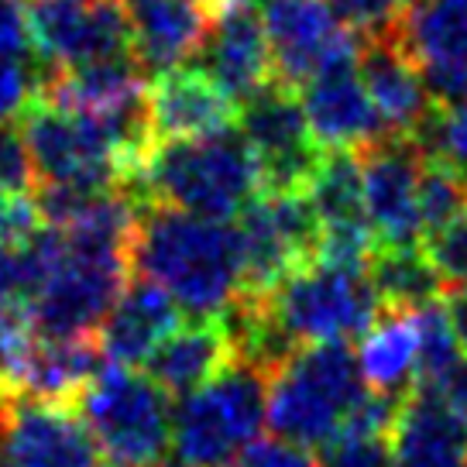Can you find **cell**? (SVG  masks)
Wrapping results in <instances>:
<instances>
[{
    "mask_svg": "<svg viewBox=\"0 0 467 467\" xmlns=\"http://www.w3.org/2000/svg\"><path fill=\"white\" fill-rule=\"evenodd\" d=\"M28 145L35 182L56 190H114L131 186L145 159L134 155L107 117L38 100L17 117Z\"/></svg>",
    "mask_w": 467,
    "mask_h": 467,
    "instance_id": "obj_4",
    "label": "cell"
},
{
    "mask_svg": "<svg viewBox=\"0 0 467 467\" xmlns=\"http://www.w3.org/2000/svg\"><path fill=\"white\" fill-rule=\"evenodd\" d=\"M175 330H179V306L172 296L145 278H134L97 327V344L110 365L138 368L148 365V358Z\"/></svg>",
    "mask_w": 467,
    "mask_h": 467,
    "instance_id": "obj_22",
    "label": "cell"
},
{
    "mask_svg": "<svg viewBox=\"0 0 467 467\" xmlns=\"http://www.w3.org/2000/svg\"><path fill=\"white\" fill-rule=\"evenodd\" d=\"M145 107L155 141L231 131L241 114V103L200 66H175L159 73L145 89Z\"/></svg>",
    "mask_w": 467,
    "mask_h": 467,
    "instance_id": "obj_16",
    "label": "cell"
},
{
    "mask_svg": "<svg viewBox=\"0 0 467 467\" xmlns=\"http://www.w3.org/2000/svg\"><path fill=\"white\" fill-rule=\"evenodd\" d=\"M58 248L62 234L52 223H42V231L25 244H0V306H31L56 265Z\"/></svg>",
    "mask_w": 467,
    "mask_h": 467,
    "instance_id": "obj_27",
    "label": "cell"
},
{
    "mask_svg": "<svg viewBox=\"0 0 467 467\" xmlns=\"http://www.w3.org/2000/svg\"><path fill=\"white\" fill-rule=\"evenodd\" d=\"M423 254L433 265L443 292H464L467 289V213L437 227L423 237Z\"/></svg>",
    "mask_w": 467,
    "mask_h": 467,
    "instance_id": "obj_31",
    "label": "cell"
},
{
    "mask_svg": "<svg viewBox=\"0 0 467 467\" xmlns=\"http://www.w3.org/2000/svg\"><path fill=\"white\" fill-rule=\"evenodd\" d=\"M299 103H303L313 141L323 151H354L358 155L381 138H392L358 76V62L313 76L306 87L299 89Z\"/></svg>",
    "mask_w": 467,
    "mask_h": 467,
    "instance_id": "obj_18",
    "label": "cell"
},
{
    "mask_svg": "<svg viewBox=\"0 0 467 467\" xmlns=\"http://www.w3.org/2000/svg\"><path fill=\"white\" fill-rule=\"evenodd\" d=\"M79 416L114 467H165L172 453L169 392L134 368L103 365L79 395Z\"/></svg>",
    "mask_w": 467,
    "mask_h": 467,
    "instance_id": "obj_7",
    "label": "cell"
},
{
    "mask_svg": "<svg viewBox=\"0 0 467 467\" xmlns=\"http://www.w3.org/2000/svg\"><path fill=\"white\" fill-rule=\"evenodd\" d=\"M103 365L107 358L97 337L56 340V337L38 334V340L31 344L7 381V399H38V402L73 406L89 389V381L103 371Z\"/></svg>",
    "mask_w": 467,
    "mask_h": 467,
    "instance_id": "obj_21",
    "label": "cell"
},
{
    "mask_svg": "<svg viewBox=\"0 0 467 467\" xmlns=\"http://www.w3.org/2000/svg\"><path fill=\"white\" fill-rule=\"evenodd\" d=\"M443 306H447V317H451L453 334H457V340H461V348L467 350V289L464 292H451Z\"/></svg>",
    "mask_w": 467,
    "mask_h": 467,
    "instance_id": "obj_39",
    "label": "cell"
},
{
    "mask_svg": "<svg viewBox=\"0 0 467 467\" xmlns=\"http://www.w3.org/2000/svg\"><path fill=\"white\" fill-rule=\"evenodd\" d=\"M42 210L31 192H7L0 186V244H25L42 231Z\"/></svg>",
    "mask_w": 467,
    "mask_h": 467,
    "instance_id": "obj_35",
    "label": "cell"
},
{
    "mask_svg": "<svg viewBox=\"0 0 467 467\" xmlns=\"http://www.w3.org/2000/svg\"><path fill=\"white\" fill-rule=\"evenodd\" d=\"M210 4H213V7H217V4H220V0H210Z\"/></svg>",
    "mask_w": 467,
    "mask_h": 467,
    "instance_id": "obj_40",
    "label": "cell"
},
{
    "mask_svg": "<svg viewBox=\"0 0 467 467\" xmlns=\"http://www.w3.org/2000/svg\"><path fill=\"white\" fill-rule=\"evenodd\" d=\"M320 467H395L389 437H340L323 447Z\"/></svg>",
    "mask_w": 467,
    "mask_h": 467,
    "instance_id": "obj_34",
    "label": "cell"
},
{
    "mask_svg": "<svg viewBox=\"0 0 467 467\" xmlns=\"http://www.w3.org/2000/svg\"><path fill=\"white\" fill-rule=\"evenodd\" d=\"M234 467H320V464L309 453V447L289 443V440L282 437H268V440H254L248 451L234 461Z\"/></svg>",
    "mask_w": 467,
    "mask_h": 467,
    "instance_id": "obj_37",
    "label": "cell"
},
{
    "mask_svg": "<svg viewBox=\"0 0 467 467\" xmlns=\"http://www.w3.org/2000/svg\"><path fill=\"white\" fill-rule=\"evenodd\" d=\"M358 76L392 138H420L430 117L437 114V100L430 97L423 69L399 42V31L361 42Z\"/></svg>",
    "mask_w": 467,
    "mask_h": 467,
    "instance_id": "obj_19",
    "label": "cell"
},
{
    "mask_svg": "<svg viewBox=\"0 0 467 467\" xmlns=\"http://www.w3.org/2000/svg\"><path fill=\"white\" fill-rule=\"evenodd\" d=\"M100 447L73 406L7 399L0 402L4 467H100Z\"/></svg>",
    "mask_w": 467,
    "mask_h": 467,
    "instance_id": "obj_14",
    "label": "cell"
},
{
    "mask_svg": "<svg viewBox=\"0 0 467 467\" xmlns=\"http://www.w3.org/2000/svg\"><path fill=\"white\" fill-rule=\"evenodd\" d=\"M124 11L134 58L151 76L182 66L186 56H200L213 25L210 0H128Z\"/></svg>",
    "mask_w": 467,
    "mask_h": 467,
    "instance_id": "obj_20",
    "label": "cell"
},
{
    "mask_svg": "<svg viewBox=\"0 0 467 467\" xmlns=\"http://www.w3.org/2000/svg\"><path fill=\"white\" fill-rule=\"evenodd\" d=\"M128 282H131V254L79 248L62 237L56 265L28 306L35 330L56 340L93 337Z\"/></svg>",
    "mask_w": 467,
    "mask_h": 467,
    "instance_id": "obj_8",
    "label": "cell"
},
{
    "mask_svg": "<svg viewBox=\"0 0 467 467\" xmlns=\"http://www.w3.org/2000/svg\"><path fill=\"white\" fill-rule=\"evenodd\" d=\"M368 385L348 344H313L268 375L265 423L299 447H327L348 430Z\"/></svg>",
    "mask_w": 467,
    "mask_h": 467,
    "instance_id": "obj_3",
    "label": "cell"
},
{
    "mask_svg": "<svg viewBox=\"0 0 467 467\" xmlns=\"http://www.w3.org/2000/svg\"><path fill=\"white\" fill-rule=\"evenodd\" d=\"M262 15L275 83L289 89L306 87L313 76L354 66L361 42L350 35L323 0H254Z\"/></svg>",
    "mask_w": 467,
    "mask_h": 467,
    "instance_id": "obj_12",
    "label": "cell"
},
{
    "mask_svg": "<svg viewBox=\"0 0 467 467\" xmlns=\"http://www.w3.org/2000/svg\"><path fill=\"white\" fill-rule=\"evenodd\" d=\"M416 327H420V381H416V389L443 392L464 368V348L453 334L443 299L416 309Z\"/></svg>",
    "mask_w": 467,
    "mask_h": 467,
    "instance_id": "obj_28",
    "label": "cell"
},
{
    "mask_svg": "<svg viewBox=\"0 0 467 467\" xmlns=\"http://www.w3.org/2000/svg\"><path fill=\"white\" fill-rule=\"evenodd\" d=\"M131 275L165 289L196 320H217L244 292V248L231 220L145 206L131 241Z\"/></svg>",
    "mask_w": 467,
    "mask_h": 467,
    "instance_id": "obj_1",
    "label": "cell"
},
{
    "mask_svg": "<svg viewBox=\"0 0 467 467\" xmlns=\"http://www.w3.org/2000/svg\"><path fill=\"white\" fill-rule=\"evenodd\" d=\"M399 42L416 58L437 107L467 93V0H416L399 25Z\"/></svg>",
    "mask_w": 467,
    "mask_h": 467,
    "instance_id": "obj_17",
    "label": "cell"
},
{
    "mask_svg": "<svg viewBox=\"0 0 467 467\" xmlns=\"http://www.w3.org/2000/svg\"><path fill=\"white\" fill-rule=\"evenodd\" d=\"M0 186L7 192H31L38 186L28 145L15 124H0Z\"/></svg>",
    "mask_w": 467,
    "mask_h": 467,
    "instance_id": "obj_36",
    "label": "cell"
},
{
    "mask_svg": "<svg viewBox=\"0 0 467 467\" xmlns=\"http://www.w3.org/2000/svg\"><path fill=\"white\" fill-rule=\"evenodd\" d=\"M200 56V69L213 76L237 103L275 83V62L254 0H220Z\"/></svg>",
    "mask_w": 467,
    "mask_h": 467,
    "instance_id": "obj_15",
    "label": "cell"
},
{
    "mask_svg": "<svg viewBox=\"0 0 467 467\" xmlns=\"http://www.w3.org/2000/svg\"><path fill=\"white\" fill-rule=\"evenodd\" d=\"M416 141L423 145L426 155L451 161L457 172L467 175V93L447 107H437V114L430 117Z\"/></svg>",
    "mask_w": 467,
    "mask_h": 467,
    "instance_id": "obj_32",
    "label": "cell"
},
{
    "mask_svg": "<svg viewBox=\"0 0 467 467\" xmlns=\"http://www.w3.org/2000/svg\"><path fill=\"white\" fill-rule=\"evenodd\" d=\"M28 11L21 0H0V56H25L31 52Z\"/></svg>",
    "mask_w": 467,
    "mask_h": 467,
    "instance_id": "obj_38",
    "label": "cell"
},
{
    "mask_svg": "<svg viewBox=\"0 0 467 467\" xmlns=\"http://www.w3.org/2000/svg\"><path fill=\"white\" fill-rule=\"evenodd\" d=\"M371 285L379 292L381 309H423L443 296L433 265L423 248H375L368 262Z\"/></svg>",
    "mask_w": 467,
    "mask_h": 467,
    "instance_id": "obj_26",
    "label": "cell"
},
{
    "mask_svg": "<svg viewBox=\"0 0 467 467\" xmlns=\"http://www.w3.org/2000/svg\"><path fill=\"white\" fill-rule=\"evenodd\" d=\"M262 306L292 350L313 344H348L368 334L381 313V299L368 268L317 258L275 292L262 296Z\"/></svg>",
    "mask_w": 467,
    "mask_h": 467,
    "instance_id": "obj_5",
    "label": "cell"
},
{
    "mask_svg": "<svg viewBox=\"0 0 467 467\" xmlns=\"http://www.w3.org/2000/svg\"><path fill=\"white\" fill-rule=\"evenodd\" d=\"M237 124L258 165L262 192H306L327 151L313 141L296 89L265 87L241 103Z\"/></svg>",
    "mask_w": 467,
    "mask_h": 467,
    "instance_id": "obj_10",
    "label": "cell"
},
{
    "mask_svg": "<svg viewBox=\"0 0 467 467\" xmlns=\"http://www.w3.org/2000/svg\"><path fill=\"white\" fill-rule=\"evenodd\" d=\"M467 213V175L457 172L451 161L426 155L423 151V175H420V220L423 237L437 227Z\"/></svg>",
    "mask_w": 467,
    "mask_h": 467,
    "instance_id": "obj_29",
    "label": "cell"
},
{
    "mask_svg": "<svg viewBox=\"0 0 467 467\" xmlns=\"http://www.w3.org/2000/svg\"><path fill=\"white\" fill-rule=\"evenodd\" d=\"M268 375L234 361L172 412V467H234L265 423Z\"/></svg>",
    "mask_w": 467,
    "mask_h": 467,
    "instance_id": "obj_6",
    "label": "cell"
},
{
    "mask_svg": "<svg viewBox=\"0 0 467 467\" xmlns=\"http://www.w3.org/2000/svg\"><path fill=\"white\" fill-rule=\"evenodd\" d=\"M389 440L395 467H467V420L433 389L402 399Z\"/></svg>",
    "mask_w": 467,
    "mask_h": 467,
    "instance_id": "obj_23",
    "label": "cell"
},
{
    "mask_svg": "<svg viewBox=\"0 0 467 467\" xmlns=\"http://www.w3.org/2000/svg\"><path fill=\"white\" fill-rule=\"evenodd\" d=\"M48 66L42 58L25 56H0V124H11L42 97V87L48 79Z\"/></svg>",
    "mask_w": 467,
    "mask_h": 467,
    "instance_id": "obj_30",
    "label": "cell"
},
{
    "mask_svg": "<svg viewBox=\"0 0 467 467\" xmlns=\"http://www.w3.org/2000/svg\"><path fill=\"white\" fill-rule=\"evenodd\" d=\"M358 368L368 392L406 399L420 381V327L416 309H385L361 340Z\"/></svg>",
    "mask_w": 467,
    "mask_h": 467,
    "instance_id": "obj_25",
    "label": "cell"
},
{
    "mask_svg": "<svg viewBox=\"0 0 467 467\" xmlns=\"http://www.w3.org/2000/svg\"><path fill=\"white\" fill-rule=\"evenodd\" d=\"M234 365V344L223 317L179 327L148 358V379L169 395H190Z\"/></svg>",
    "mask_w": 467,
    "mask_h": 467,
    "instance_id": "obj_24",
    "label": "cell"
},
{
    "mask_svg": "<svg viewBox=\"0 0 467 467\" xmlns=\"http://www.w3.org/2000/svg\"><path fill=\"white\" fill-rule=\"evenodd\" d=\"M323 4L334 11L337 21L358 42L395 35L399 25H402V17H406V7L399 0H323Z\"/></svg>",
    "mask_w": 467,
    "mask_h": 467,
    "instance_id": "obj_33",
    "label": "cell"
},
{
    "mask_svg": "<svg viewBox=\"0 0 467 467\" xmlns=\"http://www.w3.org/2000/svg\"><path fill=\"white\" fill-rule=\"evenodd\" d=\"M365 182L368 223L379 248H416L423 244L420 220V175L423 145L416 138H381L358 151Z\"/></svg>",
    "mask_w": 467,
    "mask_h": 467,
    "instance_id": "obj_13",
    "label": "cell"
},
{
    "mask_svg": "<svg viewBox=\"0 0 467 467\" xmlns=\"http://www.w3.org/2000/svg\"><path fill=\"white\" fill-rule=\"evenodd\" d=\"M35 56L52 73L134 58L131 25L120 0H28Z\"/></svg>",
    "mask_w": 467,
    "mask_h": 467,
    "instance_id": "obj_11",
    "label": "cell"
},
{
    "mask_svg": "<svg viewBox=\"0 0 467 467\" xmlns=\"http://www.w3.org/2000/svg\"><path fill=\"white\" fill-rule=\"evenodd\" d=\"M244 292L262 299L320 258V220L306 192H258L241 213Z\"/></svg>",
    "mask_w": 467,
    "mask_h": 467,
    "instance_id": "obj_9",
    "label": "cell"
},
{
    "mask_svg": "<svg viewBox=\"0 0 467 467\" xmlns=\"http://www.w3.org/2000/svg\"><path fill=\"white\" fill-rule=\"evenodd\" d=\"M128 190L145 206H172L206 220L241 217L262 192L248 141L234 131L155 141Z\"/></svg>",
    "mask_w": 467,
    "mask_h": 467,
    "instance_id": "obj_2",
    "label": "cell"
}]
</instances>
